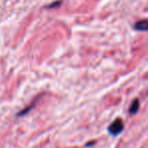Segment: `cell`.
<instances>
[{"label":"cell","mask_w":148,"mask_h":148,"mask_svg":"<svg viewBox=\"0 0 148 148\" xmlns=\"http://www.w3.org/2000/svg\"><path fill=\"white\" fill-rule=\"evenodd\" d=\"M123 130H124V123L120 118L114 120L113 123H112L111 125L109 126V128H108V131H109V133L111 134L112 136L119 135V134L122 133Z\"/></svg>","instance_id":"6da1fadb"},{"label":"cell","mask_w":148,"mask_h":148,"mask_svg":"<svg viewBox=\"0 0 148 148\" xmlns=\"http://www.w3.org/2000/svg\"><path fill=\"white\" fill-rule=\"evenodd\" d=\"M33 108H34V105L29 106V108H25V109L23 110V111H21V113H18V114H17V117H21V116H25V114H27V113H29V112L31 111V110L33 109Z\"/></svg>","instance_id":"277c9868"},{"label":"cell","mask_w":148,"mask_h":148,"mask_svg":"<svg viewBox=\"0 0 148 148\" xmlns=\"http://www.w3.org/2000/svg\"><path fill=\"white\" fill-rule=\"evenodd\" d=\"M134 29H137V31H141V32H146L148 29V23L146 19H143V21H137V23L134 25Z\"/></svg>","instance_id":"7a4b0ae2"},{"label":"cell","mask_w":148,"mask_h":148,"mask_svg":"<svg viewBox=\"0 0 148 148\" xmlns=\"http://www.w3.org/2000/svg\"><path fill=\"white\" fill-rule=\"evenodd\" d=\"M60 4H61V1H56V2H54V3H52V4L48 5L47 7H49V8H54V7H56V6H59Z\"/></svg>","instance_id":"5b68a950"},{"label":"cell","mask_w":148,"mask_h":148,"mask_svg":"<svg viewBox=\"0 0 148 148\" xmlns=\"http://www.w3.org/2000/svg\"><path fill=\"white\" fill-rule=\"evenodd\" d=\"M139 107H140V103H139V99H136L132 101L131 106L129 108V114L130 115H135L138 111H139Z\"/></svg>","instance_id":"3957f363"}]
</instances>
